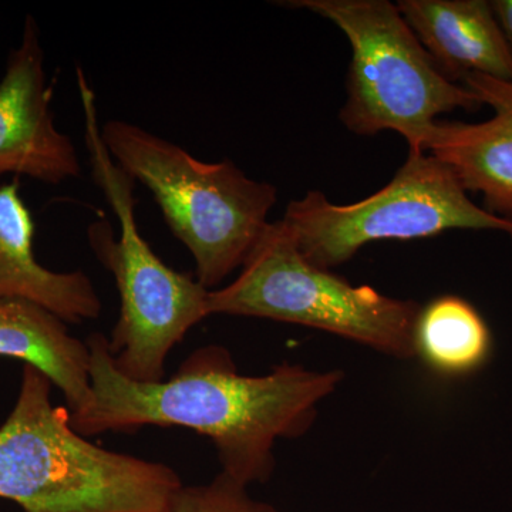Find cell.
I'll return each instance as SVG.
<instances>
[{"label": "cell", "instance_id": "cell-1", "mask_svg": "<svg viewBox=\"0 0 512 512\" xmlns=\"http://www.w3.org/2000/svg\"><path fill=\"white\" fill-rule=\"evenodd\" d=\"M86 342L92 400L72 414L77 433H130L146 426L192 430L212 441L222 473L247 487L268 483L276 441L308 433L319 404L343 380L342 370L288 362L268 375H241L228 349L210 345L192 352L170 379L140 383L114 367L106 336L93 333Z\"/></svg>", "mask_w": 512, "mask_h": 512}, {"label": "cell", "instance_id": "cell-2", "mask_svg": "<svg viewBox=\"0 0 512 512\" xmlns=\"http://www.w3.org/2000/svg\"><path fill=\"white\" fill-rule=\"evenodd\" d=\"M52 382L23 365L15 407L0 426V498L23 512H171L173 468L96 446L77 433Z\"/></svg>", "mask_w": 512, "mask_h": 512}, {"label": "cell", "instance_id": "cell-3", "mask_svg": "<svg viewBox=\"0 0 512 512\" xmlns=\"http://www.w3.org/2000/svg\"><path fill=\"white\" fill-rule=\"evenodd\" d=\"M76 77L93 181L120 225L119 239L113 238L104 222L89 228L94 254L113 274L119 289L120 315L107 339L111 360L121 375L134 382H163L168 355L197 323L210 316V291L197 279L165 265L141 235L136 181L110 157L101 138L96 94L82 70Z\"/></svg>", "mask_w": 512, "mask_h": 512}, {"label": "cell", "instance_id": "cell-4", "mask_svg": "<svg viewBox=\"0 0 512 512\" xmlns=\"http://www.w3.org/2000/svg\"><path fill=\"white\" fill-rule=\"evenodd\" d=\"M101 138L114 163L153 194L204 288L212 291L244 265L268 227L274 185L252 180L229 160L204 163L128 121L101 124Z\"/></svg>", "mask_w": 512, "mask_h": 512}, {"label": "cell", "instance_id": "cell-5", "mask_svg": "<svg viewBox=\"0 0 512 512\" xmlns=\"http://www.w3.org/2000/svg\"><path fill=\"white\" fill-rule=\"evenodd\" d=\"M330 20L352 47L348 100L340 121L359 136L394 131L410 154L426 153L437 117L483 107L476 94L444 76L397 6L387 0H292Z\"/></svg>", "mask_w": 512, "mask_h": 512}, {"label": "cell", "instance_id": "cell-6", "mask_svg": "<svg viewBox=\"0 0 512 512\" xmlns=\"http://www.w3.org/2000/svg\"><path fill=\"white\" fill-rule=\"evenodd\" d=\"M420 308L313 265L282 220L269 222L238 278L208 296L210 316L292 323L403 360L416 357L413 336Z\"/></svg>", "mask_w": 512, "mask_h": 512}, {"label": "cell", "instance_id": "cell-7", "mask_svg": "<svg viewBox=\"0 0 512 512\" xmlns=\"http://www.w3.org/2000/svg\"><path fill=\"white\" fill-rule=\"evenodd\" d=\"M282 221L301 254L329 271L382 239L434 237L448 229H494L512 237L511 221L474 204L453 170L426 153H409L393 180L365 200L336 205L309 191L289 202Z\"/></svg>", "mask_w": 512, "mask_h": 512}, {"label": "cell", "instance_id": "cell-8", "mask_svg": "<svg viewBox=\"0 0 512 512\" xmlns=\"http://www.w3.org/2000/svg\"><path fill=\"white\" fill-rule=\"evenodd\" d=\"M50 103L45 52L36 20L28 16L0 80V175H25L46 184L80 178L76 148L56 127Z\"/></svg>", "mask_w": 512, "mask_h": 512}, {"label": "cell", "instance_id": "cell-9", "mask_svg": "<svg viewBox=\"0 0 512 512\" xmlns=\"http://www.w3.org/2000/svg\"><path fill=\"white\" fill-rule=\"evenodd\" d=\"M461 84L494 116L476 124L437 120L426 153L448 165L464 190L480 192L485 211L512 222V83L473 73Z\"/></svg>", "mask_w": 512, "mask_h": 512}, {"label": "cell", "instance_id": "cell-10", "mask_svg": "<svg viewBox=\"0 0 512 512\" xmlns=\"http://www.w3.org/2000/svg\"><path fill=\"white\" fill-rule=\"evenodd\" d=\"M396 6L451 82L477 73L512 83V50L491 2L400 0Z\"/></svg>", "mask_w": 512, "mask_h": 512}, {"label": "cell", "instance_id": "cell-11", "mask_svg": "<svg viewBox=\"0 0 512 512\" xmlns=\"http://www.w3.org/2000/svg\"><path fill=\"white\" fill-rule=\"evenodd\" d=\"M0 299L35 303L67 325L97 319L103 308L84 272L50 271L37 262L35 221L18 181L0 187Z\"/></svg>", "mask_w": 512, "mask_h": 512}, {"label": "cell", "instance_id": "cell-12", "mask_svg": "<svg viewBox=\"0 0 512 512\" xmlns=\"http://www.w3.org/2000/svg\"><path fill=\"white\" fill-rule=\"evenodd\" d=\"M0 357L20 360L43 373L59 387L70 413L89 406V346L55 313L32 302L0 299Z\"/></svg>", "mask_w": 512, "mask_h": 512}, {"label": "cell", "instance_id": "cell-13", "mask_svg": "<svg viewBox=\"0 0 512 512\" xmlns=\"http://www.w3.org/2000/svg\"><path fill=\"white\" fill-rule=\"evenodd\" d=\"M491 332L470 302L446 295L421 306L414 325V355L441 376H466L487 362Z\"/></svg>", "mask_w": 512, "mask_h": 512}, {"label": "cell", "instance_id": "cell-14", "mask_svg": "<svg viewBox=\"0 0 512 512\" xmlns=\"http://www.w3.org/2000/svg\"><path fill=\"white\" fill-rule=\"evenodd\" d=\"M248 488L221 471L208 483L183 485L174 495L171 512H282L256 500Z\"/></svg>", "mask_w": 512, "mask_h": 512}, {"label": "cell", "instance_id": "cell-15", "mask_svg": "<svg viewBox=\"0 0 512 512\" xmlns=\"http://www.w3.org/2000/svg\"><path fill=\"white\" fill-rule=\"evenodd\" d=\"M491 6L512 50V0H494Z\"/></svg>", "mask_w": 512, "mask_h": 512}]
</instances>
